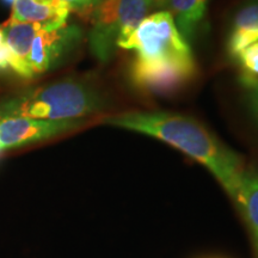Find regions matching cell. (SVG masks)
<instances>
[{"instance_id": "cell-1", "label": "cell", "mask_w": 258, "mask_h": 258, "mask_svg": "<svg viewBox=\"0 0 258 258\" xmlns=\"http://www.w3.org/2000/svg\"><path fill=\"white\" fill-rule=\"evenodd\" d=\"M118 48L135 53L128 79L139 91L169 95L189 84L198 72L189 42L166 10L148 15Z\"/></svg>"}, {"instance_id": "cell-2", "label": "cell", "mask_w": 258, "mask_h": 258, "mask_svg": "<svg viewBox=\"0 0 258 258\" xmlns=\"http://www.w3.org/2000/svg\"><path fill=\"white\" fill-rule=\"evenodd\" d=\"M103 122L175 147L205 166L233 200L246 166L237 153L195 118L169 111H127L109 116Z\"/></svg>"}, {"instance_id": "cell-3", "label": "cell", "mask_w": 258, "mask_h": 258, "mask_svg": "<svg viewBox=\"0 0 258 258\" xmlns=\"http://www.w3.org/2000/svg\"><path fill=\"white\" fill-rule=\"evenodd\" d=\"M106 106L104 95L91 84L66 79L0 99V121L11 117L79 120Z\"/></svg>"}, {"instance_id": "cell-4", "label": "cell", "mask_w": 258, "mask_h": 258, "mask_svg": "<svg viewBox=\"0 0 258 258\" xmlns=\"http://www.w3.org/2000/svg\"><path fill=\"white\" fill-rule=\"evenodd\" d=\"M153 9L152 0H101L91 12L88 35L90 51L101 62H108L122 42L135 31Z\"/></svg>"}, {"instance_id": "cell-5", "label": "cell", "mask_w": 258, "mask_h": 258, "mask_svg": "<svg viewBox=\"0 0 258 258\" xmlns=\"http://www.w3.org/2000/svg\"><path fill=\"white\" fill-rule=\"evenodd\" d=\"M83 36L82 28L77 24L66 23L61 27L41 25L28 57L34 78L59 67L80 46Z\"/></svg>"}, {"instance_id": "cell-6", "label": "cell", "mask_w": 258, "mask_h": 258, "mask_svg": "<svg viewBox=\"0 0 258 258\" xmlns=\"http://www.w3.org/2000/svg\"><path fill=\"white\" fill-rule=\"evenodd\" d=\"M85 123L79 120H42V118L11 117L0 121V145L4 150L41 143L76 131Z\"/></svg>"}, {"instance_id": "cell-7", "label": "cell", "mask_w": 258, "mask_h": 258, "mask_svg": "<svg viewBox=\"0 0 258 258\" xmlns=\"http://www.w3.org/2000/svg\"><path fill=\"white\" fill-rule=\"evenodd\" d=\"M258 42V0H245L235 10L226 38V50L237 60L245 48Z\"/></svg>"}, {"instance_id": "cell-8", "label": "cell", "mask_w": 258, "mask_h": 258, "mask_svg": "<svg viewBox=\"0 0 258 258\" xmlns=\"http://www.w3.org/2000/svg\"><path fill=\"white\" fill-rule=\"evenodd\" d=\"M41 25L34 23H6L3 28L10 51V69L25 79H32L28 57L36 31Z\"/></svg>"}, {"instance_id": "cell-9", "label": "cell", "mask_w": 258, "mask_h": 258, "mask_svg": "<svg viewBox=\"0 0 258 258\" xmlns=\"http://www.w3.org/2000/svg\"><path fill=\"white\" fill-rule=\"evenodd\" d=\"M71 9L67 5H46L35 0H16L9 23H34L43 27H61L69 23Z\"/></svg>"}, {"instance_id": "cell-10", "label": "cell", "mask_w": 258, "mask_h": 258, "mask_svg": "<svg viewBox=\"0 0 258 258\" xmlns=\"http://www.w3.org/2000/svg\"><path fill=\"white\" fill-rule=\"evenodd\" d=\"M233 202L247 225L254 257L258 258V170L245 167Z\"/></svg>"}, {"instance_id": "cell-11", "label": "cell", "mask_w": 258, "mask_h": 258, "mask_svg": "<svg viewBox=\"0 0 258 258\" xmlns=\"http://www.w3.org/2000/svg\"><path fill=\"white\" fill-rule=\"evenodd\" d=\"M208 3L209 0H165L163 8L172 16L182 36L190 42L206 17Z\"/></svg>"}, {"instance_id": "cell-12", "label": "cell", "mask_w": 258, "mask_h": 258, "mask_svg": "<svg viewBox=\"0 0 258 258\" xmlns=\"http://www.w3.org/2000/svg\"><path fill=\"white\" fill-rule=\"evenodd\" d=\"M239 85L243 90L245 105L258 125V78L243 73L239 77Z\"/></svg>"}, {"instance_id": "cell-13", "label": "cell", "mask_w": 258, "mask_h": 258, "mask_svg": "<svg viewBox=\"0 0 258 258\" xmlns=\"http://www.w3.org/2000/svg\"><path fill=\"white\" fill-rule=\"evenodd\" d=\"M237 61L243 67L244 73L258 78V42L245 48L237 57Z\"/></svg>"}, {"instance_id": "cell-14", "label": "cell", "mask_w": 258, "mask_h": 258, "mask_svg": "<svg viewBox=\"0 0 258 258\" xmlns=\"http://www.w3.org/2000/svg\"><path fill=\"white\" fill-rule=\"evenodd\" d=\"M64 3L71 11L78 12V14H91L101 0H61Z\"/></svg>"}, {"instance_id": "cell-15", "label": "cell", "mask_w": 258, "mask_h": 258, "mask_svg": "<svg viewBox=\"0 0 258 258\" xmlns=\"http://www.w3.org/2000/svg\"><path fill=\"white\" fill-rule=\"evenodd\" d=\"M10 51L9 47L6 44L5 35L3 27H0V70L10 69Z\"/></svg>"}, {"instance_id": "cell-16", "label": "cell", "mask_w": 258, "mask_h": 258, "mask_svg": "<svg viewBox=\"0 0 258 258\" xmlns=\"http://www.w3.org/2000/svg\"><path fill=\"white\" fill-rule=\"evenodd\" d=\"M164 3H165V0H152L153 8H159V9H163Z\"/></svg>"}, {"instance_id": "cell-17", "label": "cell", "mask_w": 258, "mask_h": 258, "mask_svg": "<svg viewBox=\"0 0 258 258\" xmlns=\"http://www.w3.org/2000/svg\"><path fill=\"white\" fill-rule=\"evenodd\" d=\"M2 2L4 3V4H5L6 6H11V8H12V5L15 4L16 0H2Z\"/></svg>"}, {"instance_id": "cell-18", "label": "cell", "mask_w": 258, "mask_h": 258, "mask_svg": "<svg viewBox=\"0 0 258 258\" xmlns=\"http://www.w3.org/2000/svg\"><path fill=\"white\" fill-rule=\"evenodd\" d=\"M3 151H4V148H3V147H2V145H0V153H2Z\"/></svg>"}]
</instances>
